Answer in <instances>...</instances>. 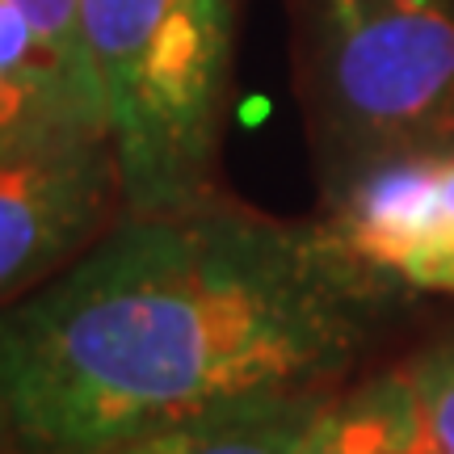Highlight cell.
<instances>
[{"mask_svg":"<svg viewBox=\"0 0 454 454\" xmlns=\"http://www.w3.org/2000/svg\"><path fill=\"white\" fill-rule=\"evenodd\" d=\"M21 13L30 17L34 34L43 38V47L55 55V64L64 67L72 81L81 84L89 98L101 106L89 59H84V38H81V0H13ZM106 118V114H101Z\"/></svg>","mask_w":454,"mask_h":454,"instance_id":"8","label":"cell"},{"mask_svg":"<svg viewBox=\"0 0 454 454\" xmlns=\"http://www.w3.org/2000/svg\"><path fill=\"white\" fill-rule=\"evenodd\" d=\"M325 227L400 294H454V147L400 156L325 198Z\"/></svg>","mask_w":454,"mask_h":454,"instance_id":"5","label":"cell"},{"mask_svg":"<svg viewBox=\"0 0 454 454\" xmlns=\"http://www.w3.org/2000/svg\"><path fill=\"white\" fill-rule=\"evenodd\" d=\"M299 454H438L408 366L337 391L311 421Z\"/></svg>","mask_w":454,"mask_h":454,"instance_id":"7","label":"cell"},{"mask_svg":"<svg viewBox=\"0 0 454 454\" xmlns=\"http://www.w3.org/2000/svg\"><path fill=\"white\" fill-rule=\"evenodd\" d=\"M417 395H421V412L429 425V438L438 454H454V340L434 345L429 354L408 362Z\"/></svg>","mask_w":454,"mask_h":454,"instance_id":"9","label":"cell"},{"mask_svg":"<svg viewBox=\"0 0 454 454\" xmlns=\"http://www.w3.org/2000/svg\"><path fill=\"white\" fill-rule=\"evenodd\" d=\"M0 454H4V446H0Z\"/></svg>","mask_w":454,"mask_h":454,"instance_id":"10","label":"cell"},{"mask_svg":"<svg viewBox=\"0 0 454 454\" xmlns=\"http://www.w3.org/2000/svg\"><path fill=\"white\" fill-rule=\"evenodd\" d=\"M340 387L223 404L198 417L139 425L64 454H299L311 421Z\"/></svg>","mask_w":454,"mask_h":454,"instance_id":"6","label":"cell"},{"mask_svg":"<svg viewBox=\"0 0 454 454\" xmlns=\"http://www.w3.org/2000/svg\"><path fill=\"white\" fill-rule=\"evenodd\" d=\"M122 215L106 130H59L0 152V308L64 274Z\"/></svg>","mask_w":454,"mask_h":454,"instance_id":"4","label":"cell"},{"mask_svg":"<svg viewBox=\"0 0 454 454\" xmlns=\"http://www.w3.org/2000/svg\"><path fill=\"white\" fill-rule=\"evenodd\" d=\"M127 215L219 194L240 0H81Z\"/></svg>","mask_w":454,"mask_h":454,"instance_id":"2","label":"cell"},{"mask_svg":"<svg viewBox=\"0 0 454 454\" xmlns=\"http://www.w3.org/2000/svg\"><path fill=\"white\" fill-rule=\"evenodd\" d=\"M395 303L325 219H274L223 190L122 215L64 274L0 308V446L64 454L340 387Z\"/></svg>","mask_w":454,"mask_h":454,"instance_id":"1","label":"cell"},{"mask_svg":"<svg viewBox=\"0 0 454 454\" xmlns=\"http://www.w3.org/2000/svg\"><path fill=\"white\" fill-rule=\"evenodd\" d=\"M291 51L325 198L454 147V0H291Z\"/></svg>","mask_w":454,"mask_h":454,"instance_id":"3","label":"cell"}]
</instances>
